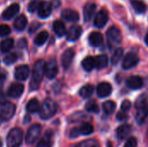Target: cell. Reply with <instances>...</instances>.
<instances>
[{"instance_id":"3957f363","label":"cell","mask_w":148,"mask_h":147,"mask_svg":"<svg viewBox=\"0 0 148 147\" xmlns=\"http://www.w3.org/2000/svg\"><path fill=\"white\" fill-rule=\"evenodd\" d=\"M107 38L110 48H114L116 46H119L122 41L121 32L120 29L116 26L110 27L107 31Z\"/></svg>"},{"instance_id":"5b68a950","label":"cell","mask_w":148,"mask_h":147,"mask_svg":"<svg viewBox=\"0 0 148 147\" xmlns=\"http://www.w3.org/2000/svg\"><path fill=\"white\" fill-rule=\"evenodd\" d=\"M42 133V126L39 124H36L31 126L26 133L25 136V141L28 145H32L34 144L36 139H38V138L40 137Z\"/></svg>"},{"instance_id":"7a4b0ae2","label":"cell","mask_w":148,"mask_h":147,"mask_svg":"<svg viewBox=\"0 0 148 147\" xmlns=\"http://www.w3.org/2000/svg\"><path fill=\"white\" fill-rule=\"evenodd\" d=\"M57 104L51 99H47L43 101L40 107L39 115L42 120H49L52 118L57 112Z\"/></svg>"},{"instance_id":"f546056e","label":"cell","mask_w":148,"mask_h":147,"mask_svg":"<svg viewBox=\"0 0 148 147\" xmlns=\"http://www.w3.org/2000/svg\"><path fill=\"white\" fill-rule=\"evenodd\" d=\"M82 68L86 70V71H91L94 68H95V58L92 56H88L86 57L82 62Z\"/></svg>"},{"instance_id":"ac0fdd59","label":"cell","mask_w":148,"mask_h":147,"mask_svg":"<svg viewBox=\"0 0 148 147\" xmlns=\"http://www.w3.org/2000/svg\"><path fill=\"white\" fill-rule=\"evenodd\" d=\"M96 11V4L93 2H89L87 4H85L83 9V16L85 21L88 22L93 18V16L95 15Z\"/></svg>"},{"instance_id":"cb8c5ba5","label":"cell","mask_w":148,"mask_h":147,"mask_svg":"<svg viewBox=\"0 0 148 147\" xmlns=\"http://www.w3.org/2000/svg\"><path fill=\"white\" fill-rule=\"evenodd\" d=\"M95 68L98 69L104 68L108 64V58L106 55H100L95 57Z\"/></svg>"},{"instance_id":"8fae6325","label":"cell","mask_w":148,"mask_h":147,"mask_svg":"<svg viewBox=\"0 0 148 147\" xmlns=\"http://www.w3.org/2000/svg\"><path fill=\"white\" fill-rule=\"evenodd\" d=\"M24 91V87L21 83H13L8 89V96L13 99L19 98Z\"/></svg>"},{"instance_id":"52a82bcc","label":"cell","mask_w":148,"mask_h":147,"mask_svg":"<svg viewBox=\"0 0 148 147\" xmlns=\"http://www.w3.org/2000/svg\"><path fill=\"white\" fill-rule=\"evenodd\" d=\"M108 22V12L105 9H101L94 19V24L97 28H103Z\"/></svg>"},{"instance_id":"83f0119b","label":"cell","mask_w":148,"mask_h":147,"mask_svg":"<svg viewBox=\"0 0 148 147\" xmlns=\"http://www.w3.org/2000/svg\"><path fill=\"white\" fill-rule=\"evenodd\" d=\"M26 110L30 113H36L40 111V103L36 99H31L26 106Z\"/></svg>"},{"instance_id":"603a6c76","label":"cell","mask_w":148,"mask_h":147,"mask_svg":"<svg viewBox=\"0 0 148 147\" xmlns=\"http://www.w3.org/2000/svg\"><path fill=\"white\" fill-rule=\"evenodd\" d=\"M28 23V20L24 15H20L18 16L14 22V27L17 31H22L23 30Z\"/></svg>"},{"instance_id":"74e56055","label":"cell","mask_w":148,"mask_h":147,"mask_svg":"<svg viewBox=\"0 0 148 147\" xmlns=\"http://www.w3.org/2000/svg\"><path fill=\"white\" fill-rule=\"evenodd\" d=\"M71 147H100L99 143L95 140V139H89L87 141H84L81 144L75 145V146H72Z\"/></svg>"},{"instance_id":"f1b7e54d","label":"cell","mask_w":148,"mask_h":147,"mask_svg":"<svg viewBox=\"0 0 148 147\" xmlns=\"http://www.w3.org/2000/svg\"><path fill=\"white\" fill-rule=\"evenodd\" d=\"M48 37H49V33L46 30H42L39 34H37V36L35 37L34 42L37 46H42L46 42Z\"/></svg>"},{"instance_id":"30bf717a","label":"cell","mask_w":148,"mask_h":147,"mask_svg":"<svg viewBox=\"0 0 148 147\" xmlns=\"http://www.w3.org/2000/svg\"><path fill=\"white\" fill-rule=\"evenodd\" d=\"M139 62V57L134 53H128L123 59L122 67L125 69H130L136 66Z\"/></svg>"},{"instance_id":"ba28073f","label":"cell","mask_w":148,"mask_h":147,"mask_svg":"<svg viewBox=\"0 0 148 147\" xmlns=\"http://www.w3.org/2000/svg\"><path fill=\"white\" fill-rule=\"evenodd\" d=\"M58 74V67L55 59L49 60L45 65V76L49 79H54Z\"/></svg>"},{"instance_id":"4fadbf2b","label":"cell","mask_w":148,"mask_h":147,"mask_svg":"<svg viewBox=\"0 0 148 147\" xmlns=\"http://www.w3.org/2000/svg\"><path fill=\"white\" fill-rule=\"evenodd\" d=\"M29 68L27 65H21L15 70V78L18 81H25L29 75Z\"/></svg>"},{"instance_id":"ab89813d","label":"cell","mask_w":148,"mask_h":147,"mask_svg":"<svg viewBox=\"0 0 148 147\" xmlns=\"http://www.w3.org/2000/svg\"><path fill=\"white\" fill-rule=\"evenodd\" d=\"M40 3H41L40 0H33V1H31L29 3V5H28V10L30 13H33L35 11H37Z\"/></svg>"},{"instance_id":"f6af8a7d","label":"cell","mask_w":148,"mask_h":147,"mask_svg":"<svg viewBox=\"0 0 148 147\" xmlns=\"http://www.w3.org/2000/svg\"><path fill=\"white\" fill-rule=\"evenodd\" d=\"M40 26H41V24H40L39 23H37V22L32 23V24H31V25L29 26V32L30 34L36 32V31L39 29Z\"/></svg>"},{"instance_id":"44dd1931","label":"cell","mask_w":148,"mask_h":147,"mask_svg":"<svg viewBox=\"0 0 148 147\" xmlns=\"http://www.w3.org/2000/svg\"><path fill=\"white\" fill-rule=\"evenodd\" d=\"M53 29H54V32L56 33V35L59 37L63 36L67 33L66 32V26L63 23V22H62L61 20H56L54 22Z\"/></svg>"},{"instance_id":"7402d4cb","label":"cell","mask_w":148,"mask_h":147,"mask_svg":"<svg viewBox=\"0 0 148 147\" xmlns=\"http://www.w3.org/2000/svg\"><path fill=\"white\" fill-rule=\"evenodd\" d=\"M132 131V126L128 124H124L121 125V126L118 127L117 129V137L119 138V139H125L127 135L131 133Z\"/></svg>"},{"instance_id":"bcb514c9","label":"cell","mask_w":148,"mask_h":147,"mask_svg":"<svg viewBox=\"0 0 148 147\" xmlns=\"http://www.w3.org/2000/svg\"><path fill=\"white\" fill-rule=\"evenodd\" d=\"M116 117H117V119H118L119 120H127V119L128 118L127 113H124V112H122V111H120V112L117 113Z\"/></svg>"},{"instance_id":"c3c4849f","label":"cell","mask_w":148,"mask_h":147,"mask_svg":"<svg viewBox=\"0 0 148 147\" xmlns=\"http://www.w3.org/2000/svg\"><path fill=\"white\" fill-rule=\"evenodd\" d=\"M27 45V42L24 38H23L22 40L19 41V46H22V47H25Z\"/></svg>"},{"instance_id":"7bdbcfd3","label":"cell","mask_w":148,"mask_h":147,"mask_svg":"<svg viewBox=\"0 0 148 147\" xmlns=\"http://www.w3.org/2000/svg\"><path fill=\"white\" fill-rule=\"evenodd\" d=\"M79 135H81V133H80V129L78 127L73 128L69 133V138L70 139H75V138L79 137Z\"/></svg>"},{"instance_id":"2e32d148","label":"cell","mask_w":148,"mask_h":147,"mask_svg":"<svg viewBox=\"0 0 148 147\" xmlns=\"http://www.w3.org/2000/svg\"><path fill=\"white\" fill-rule=\"evenodd\" d=\"M61 16L66 21L73 22V23L79 21V18H80V16H79L78 12L75 11V10H72V9H65V10H63L62 11Z\"/></svg>"},{"instance_id":"f35d334b","label":"cell","mask_w":148,"mask_h":147,"mask_svg":"<svg viewBox=\"0 0 148 147\" xmlns=\"http://www.w3.org/2000/svg\"><path fill=\"white\" fill-rule=\"evenodd\" d=\"M17 58H18V56L16 53H10V54L6 55V56H4L3 62L7 65H10V64L16 62L17 61Z\"/></svg>"},{"instance_id":"9c48e42d","label":"cell","mask_w":148,"mask_h":147,"mask_svg":"<svg viewBox=\"0 0 148 147\" xmlns=\"http://www.w3.org/2000/svg\"><path fill=\"white\" fill-rule=\"evenodd\" d=\"M52 12V3L47 1H41L37 13L41 18H47L50 16Z\"/></svg>"},{"instance_id":"d4e9b609","label":"cell","mask_w":148,"mask_h":147,"mask_svg":"<svg viewBox=\"0 0 148 147\" xmlns=\"http://www.w3.org/2000/svg\"><path fill=\"white\" fill-rule=\"evenodd\" d=\"M131 4L132 7L134 9V10L139 14H142L147 11V6L141 0H131Z\"/></svg>"},{"instance_id":"d6986e66","label":"cell","mask_w":148,"mask_h":147,"mask_svg":"<svg viewBox=\"0 0 148 147\" xmlns=\"http://www.w3.org/2000/svg\"><path fill=\"white\" fill-rule=\"evenodd\" d=\"M75 56V51L72 49H68L64 51L62 56V63L64 68H68L70 64L72 63V61Z\"/></svg>"},{"instance_id":"7c38bea8","label":"cell","mask_w":148,"mask_h":147,"mask_svg":"<svg viewBox=\"0 0 148 147\" xmlns=\"http://www.w3.org/2000/svg\"><path fill=\"white\" fill-rule=\"evenodd\" d=\"M82 33V29L80 25H73L69 29L68 32L66 33L67 40L69 42H75L77 39H79Z\"/></svg>"},{"instance_id":"f5cc1de1","label":"cell","mask_w":148,"mask_h":147,"mask_svg":"<svg viewBox=\"0 0 148 147\" xmlns=\"http://www.w3.org/2000/svg\"><path fill=\"white\" fill-rule=\"evenodd\" d=\"M0 120H1V116H0Z\"/></svg>"},{"instance_id":"277c9868","label":"cell","mask_w":148,"mask_h":147,"mask_svg":"<svg viewBox=\"0 0 148 147\" xmlns=\"http://www.w3.org/2000/svg\"><path fill=\"white\" fill-rule=\"evenodd\" d=\"M23 133L20 128H13L7 136V147H19L22 144Z\"/></svg>"},{"instance_id":"8992f818","label":"cell","mask_w":148,"mask_h":147,"mask_svg":"<svg viewBox=\"0 0 148 147\" xmlns=\"http://www.w3.org/2000/svg\"><path fill=\"white\" fill-rule=\"evenodd\" d=\"M16 112V106L11 102H5L0 109V116L3 120H10Z\"/></svg>"},{"instance_id":"4316f807","label":"cell","mask_w":148,"mask_h":147,"mask_svg":"<svg viewBox=\"0 0 148 147\" xmlns=\"http://www.w3.org/2000/svg\"><path fill=\"white\" fill-rule=\"evenodd\" d=\"M52 133L47 132L42 138V139L39 141L36 147H52Z\"/></svg>"},{"instance_id":"d6a6232c","label":"cell","mask_w":148,"mask_h":147,"mask_svg":"<svg viewBox=\"0 0 148 147\" xmlns=\"http://www.w3.org/2000/svg\"><path fill=\"white\" fill-rule=\"evenodd\" d=\"M102 108L107 114H112L116 108V104L113 101H108L103 103Z\"/></svg>"},{"instance_id":"836d02e7","label":"cell","mask_w":148,"mask_h":147,"mask_svg":"<svg viewBox=\"0 0 148 147\" xmlns=\"http://www.w3.org/2000/svg\"><path fill=\"white\" fill-rule=\"evenodd\" d=\"M80 133L82 135H89L94 132V126L90 123H83L80 127Z\"/></svg>"},{"instance_id":"b9f144b4","label":"cell","mask_w":148,"mask_h":147,"mask_svg":"<svg viewBox=\"0 0 148 147\" xmlns=\"http://www.w3.org/2000/svg\"><path fill=\"white\" fill-rule=\"evenodd\" d=\"M137 146H138L137 139L134 137H131L127 140V142L124 145V147H137Z\"/></svg>"},{"instance_id":"d590c367","label":"cell","mask_w":148,"mask_h":147,"mask_svg":"<svg viewBox=\"0 0 148 147\" xmlns=\"http://www.w3.org/2000/svg\"><path fill=\"white\" fill-rule=\"evenodd\" d=\"M147 103V95L146 94H143L140 96H139V98L136 100V101H135V107L139 110L141 107H143Z\"/></svg>"},{"instance_id":"1f68e13d","label":"cell","mask_w":148,"mask_h":147,"mask_svg":"<svg viewBox=\"0 0 148 147\" xmlns=\"http://www.w3.org/2000/svg\"><path fill=\"white\" fill-rule=\"evenodd\" d=\"M94 92V87L90 84L83 86L80 91H79V94L82 97V98H88L93 94Z\"/></svg>"},{"instance_id":"7dc6e473","label":"cell","mask_w":148,"mask_h":147,"mask_svg":"<svg viewBox=\"0 0 148 147\" xmlns=\"http://www.w3.org/2000/svg\"><path fill=\"white\" fill-rule=\"evenodd\" d=\"M5 80H6V75L4 74H0V88H2Z\"/></svg>"},{"instance_id":"ee69618b","label":"cell","mask_w":148,"mask_h":147,"mask_svg":"<svg viewBox=\"0 0 148 147\" xmlns=\"http://www.w3.org/2000/svg\"><path fill=\"white\" fill-rule=\"evenodd\" d=\"M130 107H131V102L129 101H124L121 103V111L122 112H124V113L128 112Z\"/></svg>"},{"instance_id":"8d00e7d4","label":"cell","mask_w":148,"mask_h":147,"mask_svg":"<svg viewBox=\"0 0 148 147\" xmlns=\"http://www.w3.org/2000/svg\"><path fill=\"white\" fill-rule=\"evenodd\" d=\"M85 108L89 113H97L99 112V107H98L97 103L95 101H90L87 102L86 106H85Z\"/></svg>"},{"instance_id":"4dcf8cb0","label":"cell","mask_w":148,"mask_h":147,"mask_svg":"<svg viewBox=\"0 0 148 147\" xmlns=\"http://www.w3.org/2000/svg\"><path fill=\"white\" fill-rule=\"evenodd\" d=\"M13 45H14V40L12 38L4 39L3 41H2L1 45H0L1 51L3 52V53H6V52L10 51L12 49Z\"/></svg>"},{"instance_id":"484cf974","label":"cell","mask_w":148,"mask_h":147,"mask_svg":"<svg viewBox=\"0 0 148 147\" xmlns=\"http://www.w3.org/2000/svg\"><path fill=\"white\" fill-rule=\"evenodd\" d=\"M148 116V103H147L143 107L139 109L137 115H136V120L139 125H141L146 120L147 117Z\"/></svg>"},{"instance_id":"816d5d0a","label":"cell","mask_w":148,"mask_h":147,"mask_svg":"<svg viewBox=\"0 0 148 147\" xmlns=\"http://www.w3.org/2000/svg\"><path fill=\"white\" fill-rule=\"evenodd\" d=\"M108 147H113L112 146V144H111L110 142H108Z\"/></svg>"},{"instance_id":"5bb4252c","label":"cell","mask_w":148,"mask_h":147,"mask_svg":"<svg viewBox=\"0 0 148 147\" xmlns=\"http://www.w3.org/2000/svg\"><path fill=\"white\" fill-rule=\"evenodd\" d=\"M19 10L20 6L18 3H12L7 9L4 10V11L2 14V16L4 20H10L18 13Z\"/></svg>"},{"instance_id":"6da1fadb","label":"cell","mask_w":148,"mask_h":147,"mask_svg":"<svg viewBox=\"0 0 148 147\" xmlns=\"http://www.w3.org/2000/svg\"><path fill=\"white\" fill-rule=\"evenodd\" d=\"M45 65L46 62L43 60H38L36 62L33 68L31 81L29 83V87L31 90L38 89L40 83L42 80V77L43 75H45Z\"/></svg>"},{"instance_id":"e575fe53","label":"cell","mask_w":148,"mask_h":147,"mask_svg":"<svg viewBox=\"0 0 148 147\" xmlns=\"http://www.w3.org/2000/svg\"><path fill=\"white\" fill-rule=\"evenodd\" d=\"M123 56V49L121 48H117L115 49V51L113 54V56L111 58V62L112 64L116 65L121 59V57Z\"/></svg>"},{"instance_id":"681fc988","label":"cell","mask_w":148,"mask_h":147,"mask_svg":"<svg viewBox=\"0 0 148 147\" xmlns=\"http://www.w3.org/2000/svg\"><path fill=\"white\" fill-rule=\"evenodd\" d=\"M145 42H146V43H147V45L148 46V33L146 35V37H145Z\"/></svg>"},{"instance_id":"db71d44e","label":"cell","mask_w":148,"mask_h":147,"mask_svg":"<svg viewBox=\"0 0 148 147\" xmlns=\"http://www.w3.org/2000/svg\"><path fill=\"white\" fill-rule=\"evenodd\" d=\"M147 135H148V132H147Z\"/></svg>"},{"instance_id":"9a60e30c","label":"cell","mask_w":148,"mask_h":147,"mask_svg":"<svg viewBox=\"0 0 148 147\" xmlns=\"http://www.w3.org/2000/svg\"><path fill=\"white\" fill-rule=\"evenodd\" d=\"M126 85L131 89H140L143 87V80L141 79V77L137 75L130 76L128 79H127Z\"/></svg>"},{"instance_id":"e0dca14e","label":"cell","mask_w":148,"mask_h":147,"mask_svg":"<svg viewBox=\"0 0 148 147\" xmlns=\"http://www.w3.org/2000/svg\"><path fill=\"white\" fill-rule=\"evenodd\" d=\"M112 93V86L108 82H101L97 87V94L100 98H105Z\"/></svg>"},{"instance_id":"60d3db41","label":"cell","mask_w":148,"mask_h":147,"mask_svg":"<svg viewBox=\"0 0 148 147\" xmlns=\"http://www.w3.org/2000/svg\"><path fill=\"white\" fill-rule=\"evenodd\" d=\"M11 29L6 24H1L0 25V36H6L10 33Z\"/></svg>"},{"instance_id":"f907efd6","label":"cell","mask_w":148,"mask_h":147,"mask_svg":"<svg viewBox=\"0 0 148 147\" xmlns=\"http://www.w3.org/2000/svg\"><path fill=\"white\" fill-rule=\"evenodd\" d=\"M3 146V141H2V139H1V138H0V147Z\"/></svg>"},{"instance_id":"ffe728a7","label":"cell","mask_w":148,"mask_h":147,"mask_svg":"<svg viewBox=\"0 0 148 147\" xmlns=\"http://www.w3.org/2000/svg\"><path fill=\"white\" fill-rule=\"evenodd\" d=\"M88 42L93 47H99L103 42V36L101 32L94 31L88 36Z\"/></svg>"}]
</instances>
